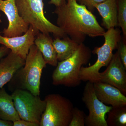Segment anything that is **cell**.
Segmentation results:
<instances>
[{
  "label": "cell",
  "mask_w": 126,
  "mask_h": 126,
  "mask_svg": "<svg viewBox=\"0 0 126 126\" xmlns=\"http://www.w3.org/2000/svg\"><path fill=\"white\" fill-rule=\"evenodd\" d=\"M117 20L124 38H126V0H117Z\"/></svg>",
  "instance_id": "d6986e66"
},
{
  "label": "cell",
  "mask_w": 126,
  "mask_h": 126,
  "mask_svg": "<svg viewBox=\"0 0 126 126\" xmlns=\"http://www.w3.org/2000/svg\"><path fill=\"white\" fill-rule=\"evenodd\" d=\"M66 0H50L48 3L49 4L54 5L56 7H58L64 5Z\"/></svg>",
  "instance_id": "d4e9b609"
},
{
  "label": "cell",
  "mask_w": 126,
  "mask_h": 126,
  "mask_svg": "<svg viewBox=\"0 0 126 126\" xmlns=\"http://www.w3.org/2000/svg\"><path fill=\"white\" fill-rule=\"evenodd\" d=\"M102 17V26L107 30L118 26L117 0H106L94 5Z\"/></svg>",
  "instance_id": "9a60e30c"
},
{
  "label": "cell",
  "mask_w": 126,
  "mask_h": 126,
  "mask_svg": "<svg viewBox=\"0 0 126 126\" xmlns=\"http://www.w3.org/2000/svg\"><path fill=\"white\" fill-rule=\"evenodd\" d=\"M117 49L121 61L126 69V45L122 39L118 43Z\"/></svg>",
  "instance_id": "44dd1931"
},
{
  "label": "cell",
  "mask_w": 126,
  "mask_h": 126,
  "mask_svg": "<svg viewBox=\"0 0 126 126\" xmlns=\"http://www.w3.org/2000/svg\"><path fill=\"white\" fill-rule=\"evenodd\" d=\"M21 17L26 23L44 33H52L55 38L67 36L63 30L50 21L45 15L43 0H15Z\"/></svg>",
  "instance_id": "5b68a950"
},
{
  "label": "cell",
  "mask_w": 126,
  "mask_h": 126,
  "mask_svg": "<svg viewBox=\"0 0 126 126\" xmlns=\"http://www.w3.org/2000/svg\"><path fill=\"white\" fill-rule=\"evenodd\" d=\"M93 83L97 97L103 103L112 107L126 106V97L117 88L100 81Z\"/></svg>",
  "instance_id": "7c38bea8"
},
{
  "label": "cell",
  "mask_w": 126,
  "mask_h": 126,
  "mask_svg": "<svg viewBox=\"0 0 126 126\" xmlns=\"http://www.w3.org/2000/svg\"><path fill=\"white\" fill-rule=\"evenodd\" d=\"M126 70L117 51L113 55L106 70L99 73V81L114 86L125 95L126 94Z\"/></svg>",
  "instance_id": "30bf717a"
},
{
  "label": "cell",
  "mask_w": 126,
  "mask_h": 126,
  "mask_svg": "<svg viewBox=\"0 0 126 126\" xmlns=\"http://www.w3.org/2000/svg\"><path fill=\"white\" fill-rule=\"evenodd\" d=\"M53 41L49 34L39 32L35 37L34 44L42 54L46 63L56 67L58 61Z\"/></svg>",
  "instance_id": "5bb4252c"
},
{
  "label": "cell",
  "mask_w": 126,
  "mask_h": 126,
  "mask_svg": "<svg viewBox=\"0 0 126 126\" xmlns=\"http://www.w3.org/2000/svg\"><path fill=\"white\" fill-rule=\"evenodd\" d=\"M13 126H40L39 123L20 119L13 122Z\"/></svg>",
  "instance_id": "603a6c76"
},
{
  "label": "cell",
  "mask_w": 126,
  "mask_h": 126,
  "mask_svg": "<svg viewBox=\"0 0 126 126\" xmlns=\"http://www.w3.org/2000/svg\"><path fill=\"white\" fill-rule=\"evenodd\" d=\"M10 51V50L4 46L0 45V60L6 56Z\"/></svg>",
  "instance_id": "cb8c5ba5"
},
{
  "label": "cell",
  "mask_w": 126,
  "mask_h": 126,
  "mask_svg": "<svg viewBox=\"0 0 126 126\" xmlns=\"http://www.w3.org/2000/svg\"><path fill=\"white\" fill-rule=\"evenodd\" d=\"M44 99L46 106L40 126H69L74 108L72 102L57 94H48Z\"/></svg>",
  "instance_id": "8992f818"
},
{
  "label": "cell",
  "mask_w": 126,
  "mask_h": 126,
  "mask_svg": "<svg viewBox=\"0 0 126 126\" xmlns=\"http://www.w3.org/2000/svg\"><path fill=\"white\" fill-rule=\"evenodd\" d=\"M90 48L83 43L79 44L75 52L67 59L58 62L52 75L54 86L63 85L74 87L79 86L81 81L79 73L81 67L88 63L92 57Z\"/></svg>",
  "instance_id": "3957f363"
},
{
  "label": "cell",
  "mask_w": 126,
  "mask_h": 126,
  "mask_svg": "<svg viewBox=\"0 0 126 126\" xmlns=\"http://www.w3.org/2000/svg\"><path fill=\"white\" fill-rule=\"evenodd\" d=\"M39 32L30 25L27 31L20 36L7 37L0 34V45L4 46L25 59L30 48L34 44L36 35Z\"/></svg>",
  "instance_id": "8fae6325"
},
{
  "label": "cell",
  "mask_w": 126,
  "mask_h": 126,
  "mask_svg": "<svg viewBox=\"0 0 126 126\" xmlns=\"http://www.w3.org/2000/svg\"><path fill=\"white\" fill-rule=\"evenodd\" d=\"M0 126H13V123L12 122L0 119Z\"/></svg>",
  "instance_id": "484cf974"
},
{
  "label": "cell",
  "mask_w": 126,
  "mask_h": 126,
  "mask_svg": "<svg viewBox=\"0 0 126 126\" xmlns=\"http://www.w3.org/2000/svg\"><path fill=\"white\" fill-rule=\"evenodd\" d=\"M86 115L83 111L78 108L74 107L72 117L69 126H84Z\"/></svg>",
  "instance_id": "ffe728a7"
},
{
  "label": "cell",
  "mask_w": 126,
  "mask_h": 126,
  "mask_svg": "<svg viewBox=\"0 0 126 126\" xmlns=\"http://www.w3.org/2000/svg\"><path fill=\"white\" fill-rule=\"evenodd\" d=\"M11 95L20 119L40 124L46 106L45 100L27 90H15Z\"/></svg>",
  "instance_id": "52a82bcc"
},
{
  "label": "cell",
  "mask_w": 126,
  "mask_h": 126,
  "mask_svg": "<svg viewBox=\"0 0 126 126\" xmlns=\"http://www.w3.org/2000/svg\"><path fill=\"white\" fill-rule=\"evenodd\" d=\"M53 13L57 16V26L79 44L83 43L87 36H103L106 32L92 13L77 0H66Z\"/></svg>",
  "instance_id": "6da1fadb"
},
{
  "label": "cell",
  "mask_w": 126,
  "mask_h": 126,
  "mask_svg": "<svg viewBox=\"0 0 126 126\" xmlns=\"http://www.w3.org/2000/svg\"><path fill=\"white\" fill-rule=\"evenodd\" d=\"M121 31L118 29L111 28L105 32L103 36L104 43L100 47H95L92 53L97 54L96 61L88 67L82 66L79 73L81 81L93 83L99 81V71L101 68L107 66L112 58L113 50L117 48L118 44L122 39Z\"/></svg>",
  "instance_id": "277c9868"
},
{
  "label": "cell",
  "mask_w": 126,
  "mask_h": 126,
  "mask_svg": "<svg viewBox=\"0 0 126 126\" xmlns=\"http://www.w3.org/2000/svg\"><path fill=\"white\" fill-rule=\"evenodd\" d=\"M53 45L56 51L58 61L60 62L71 56L79 44L66 36L63 38H55Z\"/></svg>",
  "instance_id": "e0dca14e"
},
{
  "label": "cell",
  "mask_w": 126,
  "mask_h": 126,
  "mask_svg": "<svg viewBox=\"0 0 126 126\" xmlns=\"http://www.w3.org/2000/svg\"><path fill=\"white\" fill-rule=\"evenodd\" d=\"M47 64L35 45L30 48L24 65L16 72L8 83V89L13 92L18 89L27 90L35 96H40L41 79Z\"/></svg>",
  "instance_id": "7a4b0ae2"
},
{
  "label": "cell",
  "mask_w": 126,
  "mask_h": 126,
  "mask_svg": "<svg viewBox=\"0 0 126 126\" xmlns=\"http://www.w3.org/2000/svg\"><path fill=\"white\" fill-rule=\"evenodd\" d=\"M106 0H81L79 3L87 7L88 10L91 12L95 9L94 5L101 3Z\"/></svg>",
  "instance_id": "7402d4cb"
},
{
  "label": "cell",
  "mask_w": 126,
  "mask_h": 126,
  "mask_svg": "<svg viewBox=\"0 0 126 126\" xmlns=\"http://www.w3.org/2000/svg\"><path fill=\"white\" fill-rule=\"evenodd\" d=\"M108 113V126H126V106L112 107Z\"/></svg>",
  "instance_id": "ac0fdd59"
},
{
  "label": "cell",
  "mask_w": 126,
  "mask_h": 126,
  "mask_svg": "<svg viewBox=\"0 0 126 126\" xmlns=\"http://www.w3.org/2000/svg\"><path fill=\"white\" fill-rule=\"evenodd\" d=\"M25 64V59L10 52L0 60V89L11 80L14 74Z\"/></svg>",
  "instance_id": "4fadbf2b"
},
{
  "label": "cell",
  "mask_w": 126,
  "mask_h": 126,
  "mask_svg": "<svg viewBox=\"0 0 126 126\" xmlns=\"http://www.w3.org/2000/svg\"><path fill=\"white\" fill-rule=\"evenodd\" d=\"M0 11L5 15L9 21L8 27L1 32L3 36H20L29 29V25L20 16L15 0H0Z\"/></svg>",
  "instance_id": "9c48e42d"
},
{
  "label": "cell",
  "mask_w": 126,
  "mask_h": 126,
  "mask_svg": "<svg viewBox=\"0 0 126 126\" xmlns=\"http://www.w3.org/2000/svg\"><path fill=\"white\" fill-rule=\"evenodd\" d=\"M1 15L0 14V24L2 23V20H1Z\"/></svg>",
  "instance_id": "4316f807"
},
{
  "label": "cell",
  "mask_w": 126,
  "mask_h": 126,
  "mask_svg": "<svg viewBox=\"0 0 126 126\" xmlns=\"http://www.w3.org/2000/svg\"><path fill=\"white\" fill-rule=\"evenodd\" d=\"M20 119L11 95L6 91L5 88L0 89V119L13 122Z\"/></svg>",
  "instance_id": "2e32d148"
},
{
  "label": "cell",
  "mask_w": 126,
  "mask_h": 126,
  "mask_svg": "<svg viewBox=\"0 0 126 126\" xmlns=\"http://www.w3.org/2000/svg\"><path fill=\"white\" fill-rule=\"evenodd\" d=\"M87 82L84 87L82 97L89 111V115L85 118V126H108L106 116L112 107L107 106L99 101L94 92L93 83Z\"/></svg>",
  "instance_id": "ba28073f"
},
{
  "label": "cell",
  "mask_w": 126,
  "mask_h": 126,
  "mask_svg": "<svg viewBox=\"0 0 126 126\" xmlns=\"http://www.w3.org/2000/svg\"><path fill=\"white\" fill-rule=\"evenodd\" d=\"M77 1H78V2H79V1H81V0H77Z\"/></svg>",
  "instance_id": "83f0119b"
}]
</instances>
